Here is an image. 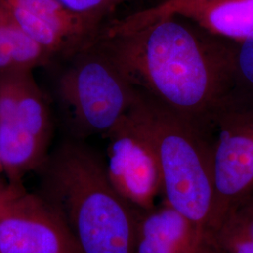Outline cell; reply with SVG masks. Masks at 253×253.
<instances>
[{
    "label": "cell",
    "mask_w": 253,
    "mask_h": 253,
    "mask_svg": "<svg viewBox=\"0 0 253 253\" xmlns=\"http://www.w3.org/2000/svg\"><path fill=\"white\" fill-rule=\"evenodd\" d=\"M0 4L27 36L54 57L68 58L100 35L58 0H0Z\"/></svg>",
    "instance_id": "cell-9"
},
{
    "label": "cell",
    "mask_w": 253,
    "mask_h": 253,
    "mask_svg": "<svg viewBox=\"0 0 253 253\" xmlns=\"http://www.w3.org/2000/svg\"><path fill=\"white\" fill-rule=\"evenodd\" d=\"M0 253H81L62 217L23 183L0 181Z\"/></svg>",
    "instance_id": "cell-7"
},
{
    "label": "cell",
    "mask_w": 253,
    "mask_h": 253,
    "mask_svg": "<svg viewBox=\"0 0 253 253\" xmlns=\"http://www.w3.org/2000/svg\"><path fill=\"white\" fill-rule=\"evenodd\" d=\"M213 131L215 199L206 231L217 228L253 195V109H222L213 119Z\"/></svg>",
    "instance_id": "cell-6"
},
{
    "label": "cell",
    "mask_w": 253,
    "mask_h": 253,
    "mask_svg": "<svg viewBox=\"0 0 253 253\" xmlns=\"http://www.w3.org/2000/svg\"><path fill=\"white\" fill-rule=\"evenodd\" d=\"M105 159L109 177L130 204L138 208H152L163 195V178L151 136L133 110L106 135Z\"/></svg>",
    "instance_id": "cell-8"
},
{
    "label": "cell",
    "mask_w": 253,
    "mask_h": 253,
    "mask_svg": "<svg viewBox=\"0 0 253 253\" xmlns=\"http://www.w3.org/2000/svg\"><path fill=\"white\" fill-rule=\"evenodd\" d=\"M228 106L253 109V35L235 42L234 87Z\"/></svg>",
    "instance_id": "cell-14"
},
{
    "label": "cell",
    "mask_w": 253,
    "mask_h": 253,
    "mask_svg": "<svg viewBox=\"0 0 253 253\" xmlns=\"http://www.w3.org/2000/svg\"><path fill=\"white\" fill-rule=\"evenodd\" d=\"M193 253H225L218 247L214 244L211 239L206 234H203L200 237L198 244L196 246Z\"/></svg>",
    "instance_id": "cell-16"
},
{
    "label": "cell",
    "mask_w": 253,
    "mask_h": 253,
    "mask_svg": "<svg viewBox=\"0 0 253 253\" xmlns=\"http://www.w3.org/2000/svg\"><path fill=\"white\" fill-rule=\"evenodd\" d=\"M194 3L196 4H205V3H208V2H212V1H217V0H192Z\"/></svg>",
    "instance_id": "cell-17"
},
{
    "label": "cell",
    "mask_w": 253,
    "mask_h": 253,
    "mask_svg": "<svg viewBox=\"0 0 253 253\" xmlns=\"http://www.w3.org/2000/svg\"><path fill=\"white\" fill-rule=\"evenodd\" d=\"M65 9L100 33L106 19L131 0H58Z\"/></svg>",
    "instance_id": "cell-15"
},
{
    "label": "cell",
    "mask_w": 253,
    "mask_h": 253,
    "mask_svg": "<svg viewBox=\"0 0 253 253\" xmlns=\"http://www.w3.org/2000/svg\"><path fill=\"white\" fill-rule=\"evenodd\" d=\"M38 172L40 194L81 253H132L138 208L114 186L100 154L73 138L50 152Z\"/></svg>",
    "instance_id": "cell-2"
},
{
    "label": "cell",
    "mask_w": 253,
    "mask_h": 253,
    "mask_svg": "<svg viewBox=\"0 0 253 253\" xmlns=\"http://www.w3.org/2000/svg\"><path fill=\"white\" fill-rule=\"evenodd\" d=\"M98 45L136 90L185 118L212 126L230 103L235 42L171 15L144 27L100 33Z\"/></svg>",
    "instance_id": "cell-1"
},
{
    "label": "cell",
    "mask_w": 253,
    "mask_h": 253,
    "mask_svg": "<svg viewBox=\"0 0 253 253\" xmlns=\"http://www.w3.org/2000/svg\"><path fill=\"white\" fill-rule=\"evenodd\" d=\"M204 234L225 253H253V195Z\"/></svg>",
    "instance_id": "cell-13"
},
{
    "label": "cell",
    "mask_w": 253,
    "mask_h": 253,
    "mask_svg": "<svg viewBox=\"0 0 253 253\" xmlns=\"http://www.w3.org/2000/svg\"><path fill=\"white\" fill-rule=\"evenodd\" d=\"M131 109L153 141L164 200L203 235L215 199L213 126L183 118L140 92Z\"/></svg>",
    "instance_id": "cell-3"
},
{
    "label": "cell",
    "mask_w": 253,
    "mask_h": 253,
    "mask_svg": "<svg viewBox=\"0 0 253 253\" xmlns=\"http://www.w3.org/2000/svg\"><path fill=\"white\" fill-rule=\"evenodd\" d=\"M54 58L27 36L0 4V72H33Z\"/></svg>",
    "instance_id": "cell-12"
},
{
    "label": "cell",
    "mask_w": 253,
    "mask_h": 253,
    "mask_svg": "<svg viewBox=\"0 0 253 253\" xmlns=\"http://www.w3.org/2000/svg\"><path fill=\"white\" fill-rule=\"evenodd\" d=\"M201 236L189 218L163 199L138 208L132 253H193Z\"/></svg>",
    "instance_id": "cell-10"
},
{
    "label": "cell",
    "mask_w": 253,
    "mask_h": 253,
    "mask_svg": "<svg viewBox=\"0 0 253 253\" xmlns=\"http://www.w3.org/2000/svg\"><path fill=\"white\" fill-rule=\"evenodd\" d=\"M55 96L73 139L106 135L132 107L138 91L96 41L67 58Z\"/></svg>",
    "instance_id": "cell-4"
},
{
    "label": "cell",
    "mask_w": 253,
    "mask_h": 253,
    "mask_svg": "<svg viewBox=\"0 0 253 253\" xmlns=\"http://www.w3.org/2000/svg\"><path fill=\"white\" fill-rule=\"evenodd\" d=\"M53 118L33 72H0V162L7 180L23 183L50 154Z\"/></svg>",
    "instance_id": "cell-5"
},
{
    "label": "cell",
    "mask_w": 253,
    "mask_h": 253,
    "mask_svg": "<svg viewBox=\"0 0 253 253\" xmlns=\"http://www.w3.org/2000/svg\"><path fill=\"white\" fill-rule=\"evenodd\" d=\"M211 34L235 42L253 35V0H217L180 14Z\"/></svg>",
    "instance_id": "cell-11"
},
{
    "label": "cell",
    "mask_w": 253,
    "mask_h": 253,
    "mask_svg": "<svg viewBox=\"0 0 253 253\" xmlns=\"http://www.w3.org/2000/svg\"><path fill=\"white\" fill-rule=\"evenodd\" d=\"M3 172V171H2V165H1V162H0V172Z\"/></svg>",
    "instance_id": "cell-18"
}]
</instances>
